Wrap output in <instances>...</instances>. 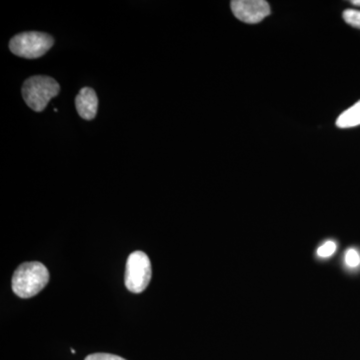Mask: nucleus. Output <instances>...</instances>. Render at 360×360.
Here are the masks:
<instances>
[{"instance_id":"f257e3e1","label":"nucleus","mask_w":360,"mask_h":360,"mask_svg":"<svg viewBox=\"0 0 360 360\" xmlns=\"http://www.w3.org/2000/svg\"><path fill=\"white\" fill-rule=\"evenodd\" d=\"M49 281V272L40 262H25L14 272L13 290L21 298L39 295Z\"/></svg>"},{"instance_id":"f03ea898","label":"nucleus","mask_w":360,"mask_h":360,"mask_svg":"<svg viewBox=\"0 0 360 360\" xmlns=\"http://www.w3.org/2000/svg\"><path fill=\"white\" fill-rule=\"evenodd\" d=\"M60 86L58 82L44 75L28 78L22 86V96L25 103L37 112L44 110L49 101L58 96Z\"/></svg>"},{"instance_id":"7ed1b4c3","label":"nucleus","mask_w":360,"mask_h":360,"mask_svg":"<svg viewBox=\"0 0 360 360\" xmlns=\"http://www.w3.org/2000/svg\"><path fill=\"white\" fill-rule=\"evenodd\" d=\"M53 42V39L46 33L23 32L13 37L9 42V49L20 58L37 59L44 56Z\"/></svg>"},{"instance_id":"20e7f679","label":"nucleus","mask_w":360,"mask_h":360,"mask_svg":"<svg viewBox=\"0 0 360 360\" xmlns=\"http://www.w3.org/2000/svg\"><path fill=\"white\" fill-rule=\"evenodd\" d=\"M151 279L150 260L142 251H134L129 255L125 270V285L132 293H141L146 290Z\"/></svg>"},{"instance_id":"39448f33","label":"nucleus","mask_w":360,"mask_h":360,"mask_svg":"<svg viewBox=\"0 0 360 360\" xmlns=\"http://www.w3.org/2000/svg\"><path fill=\"white\" fill-rule=\"evenodd\" d=\"M231 11L238 20L248 25H255L270 14L269 2L264 0H233Z\"/></svg>"},{"instance_id":"423d86ee","label":"nucleus","mask_w":360,"mask_h":360,"mask_svg":"<svg viewBox=\"0 0 360 360\" xmlns=\"http://www.w3.org/2000/svg\"><path fill=\"white\" fill-rule=\"evenodd\" d=\"M75 106H77L78 115L84 120H94L98 108V98L96 91L90 87H84L80 90L75 98Z\"/></svg>"},{"instance_id":"0eeeda50","label":"nucleus","mask_w":360,"mask_h":360,"mask_svg":"<svg viewBox=\"0 0 360 360\" xmlns=\"http://www.w3.org/2000/svg\"><path fill=\"white\" fill-rule=\"evenodd\" d=\"M336 125L340 129H350L360 125V101L341 113L336 120Z\"/></svg>"},{"instance_id":"6e6552de","label":"nucleus","mask_w":360,"mask_h":360,"mask_svg":"<svg viewBox=\"0 0 360 360\" xmlns=\"http://www.w3.org/2000/svg\"><path fill=\"white\" fill-rule=\"evenodd\" d=\"M343 20L347 25L354 26V27L360 30V11H354V9H347L342 14Z\"/></svg>"},{"instance_id":"1a4fd4ad","label":"nucleus","mask_w":360,"mask_h":360,"mask_svg":"<svg viewBox=\"0 0 360 360\" xmlns=\"http://www.w3.org/2000/svg\"><path fill=\"white\" fill-rule=\"evenodd\" d=\"M335 250L336 243L335 241L328 240L317 250V255L319 257H329L335 252Z\"/></svg>"},{"instance_id":"9d476101","label":"nucleus","mask_w":360,"mask_h":360,"mask_svg":"<svg viewBox=\"0 0 360 360\" xmlns=\"http://www.w3.org/2000/svg\"><path fill=\"white\" fill-rule=\"evenodd\" d=\"M345 264L347 266L354 269L360 264V255L354 248H350L345 253Z\"/></svg>"},{"instance_id":"9b49d317","label":"nucleus","mask_w":360,"mask_h":360,"mask_svg":"<svg viewBox=\"0 0 360 360\" xmlns=\"http://www.w3.org/2000/svg\"><path fill=\"white\" fill-rule=\"evenodd\" d=\"M85 360H127L122 357L110 354H90Z\"/></svg>"},{"instance_id":"f8f14e48","label":"nucleus","mask_w":360,"mask_h":360,"mask_svg":"<svg viewBox=\"0 0 360 360\" xmlns=\"http://www.w3.org/2000/svg\"><path fill=\"white\" fill-rule=\"evenodd\" d=\"M352 4H354V6H360V0H352Z\"/></svg>"}]
</instances>
